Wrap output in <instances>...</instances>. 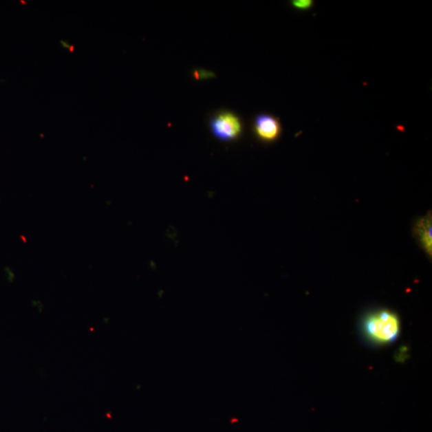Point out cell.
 <instances>
[{
    "instance_id": "cell-1",
    "label": "cell",
    "mask_w": 432,
    "mask_h": 432,
    "mask_svg": "<svg viewBox=\"0 0 432 432\" xmlns=\"http://www.w3.org/2000/svg\"><path fill=\"white\" fill-rule=\"evenodd\" d=\"M363 332L370 341L378 345L394 342L400 334L399 318L387 311H380L367 316L363 324Z\"/></svg>"
},
{
    "instance_id": "cell-2",
    "label": "cell",
    "mask_w": 432,
    "mask_h": 432,
    "mask_svg": "<svg viewBox=\"0 0 432 432\" xmlns=\"http://www.w3.org/2000/svg\"><path fill=\"white\" fill-rule=\"evenodd\" d=\"M210 129L215 138L225 142L237 140L243 132L240 118L230 111L217 113L210 121Z\"/></svg>"
},
{
    "instance_id": "cell-5",
    "label": "cell",
    "mask_w": 432,
    "mask_h": 432,
    "mask_svg": "<svg viewBox=\"0 0 432 432\" xmlns=\"http://www.w3.org/2000/svg\"><path fill=\"white\" fill-rule=\"evenodd\" d=\"M292 5L294 9L299 11H308L313 7L314 2L312 0H294Z\"/></svg>"
},
{
    "instance_id": "cell-3",
    "label": "cell",
    "mask_w": 432,
    "mask_h": 432,
    "mask_svg": "<svg viewBox=\"0 0 432 432\" xmlns=\"http://www.w3.org/2000/svg\"><path fill=\"white\" fill-rule=\"evenodd\" d=\"M254 131L257 138L266 143H272L281 137L282 126L277 117L269 114H259L254 121Z\"/></svg>"
},
{
    "instance_id": "cell-4",
    "label": "cell",
    "mask_w": 432,
    "mask_h": 432,
    "mask_svg": "<svg viewBox=\"0 0 432 432\" xmlns=\"http://www.w3.org/2000/svg\"><path fill=\"white\" fill-rule=\"evenodd\" d=\"M432 219L431 215H426L421 219L416 224V233L418 234L420 241L429 255L432 253Z\"/></svg>"
}]
</instances>
